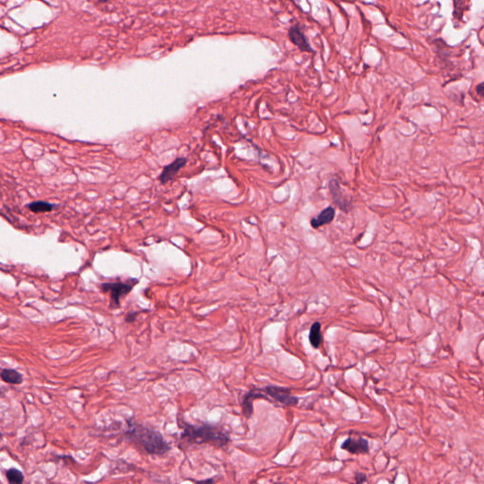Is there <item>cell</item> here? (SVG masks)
<instances>
[{
  "label": "cell",
  "mask_w": 484,
  "mask_h": 484,
  "mask_svg": "<svg viewBox=\"0 0 484 484\" xmlns=\"http://www.w3.org/2000/svg\"><path fill=\"white\" fill-rule=\"evenodd\" d=\"M180 426L183 429L182 440L189 445L209 444L215 446H224L230 441L229 435L216 425H192L183 421Z\"/></svg>",
  "instance_id": "cell-1"
},
{
  "label": "cell",
  "mask_w": 484,
  "mask_h": 484,
  "mask_svg": "<svg viewBox=\"0 0 484 484\" xmlns=\"http://www.w3.org/2000/svg\"><path fill=\"white\" fill-rule=\"evenodd\" d=\"M127 438L136 445H140L148 454L163 455L170 449L160 432L137 423H129Z\"/></svg>",
  "instance_id": "cell-2"
},
{
  "label": "cell",
  "mask_w": 484,
  "mask_h": 484,
  "mask_svg": "<svg viewBox=\"0 0 484 484\" xmlns=\"http://www.w3.org/2000/svg\"><path fill=\"white\" fill-rule=\"evenodd\" d=\"M138 283V279H130L128 282L103 283L100 285V288L103 292L110 294V307L118 308L120 306V299L129 294Z\"/></svg>",
  "instance_id": "cell-3"
},
{
  "label": "cell",
  "mask_w": 484,
  "mask_h": 484,
  "mask_svg": "<svg viewBox=\"0 0 484 484\" xmlns=\"http://www.w3.org/2000/svg\"><path fill=\"white\" fill-rule=\"evenodd\" d=\"M266 395L271 396L274 400L286 406H296L298 404V398L290 394L289 390L283 387L277 386H268L264 389Z\"/></svg>",
  "instance_id": "cell-4"
},
{
  "label": "cell",
  "mask_w": 484,
  "mask_h": 484,
  "mask_svg": "<svg viewBox=\"0 0 484 484\" xmlns=\"http://www.w3.org/2000/svg\"><path fill=\"white\" fill-rule=\"evenodd\" d=\"M342 449L352 454H366L369 452V442L362 437H349L343 443Z\"/></svg>",
  "instance_id": "cell-5"
},
{
  "label": "cell",
  "mask_w": 484,
  "mask_h": 484,
  "mask_svg": "<svg viewBox=\"0 0 484 484\" xmlns=\"http://www.w3.org/2000/svg\"><path fill=\"white\" fill-rule=\"evenodd\" d=\"M187 161L188 160L185 157H178V158L175 159L172 163H170L169 165L163 168V171L159 175V181L163 185L167 184L178 173V171L181 168H183L186 166Z\"/></svg>",
  "instance_id": "cell-6"
},
{
  "label": "cell",
  "mask_w": 484,
  "mask_h": 484,
  "mask_svg": "<svg viewBox=\"0 0 484 484\" xmlns=\"http://www.w3.org/2000/svg\"><path fill=\"white\" fill-rule=\"evenodd\" d=\"M288 37L290 41L298 47V49L303 52H313L308 41L306 39L304 32L299 28L298 25L292 26L288 30Z\"/></svg>",
  "instance_id": "cell-7"
},
{
  "label": "cell",
  "mask_w": 484,
  "mask_h": 484,
  "mask_svg": "<svg viewBox=\"0 0 484 484\" xmlns=\"http://www.w3.org/2000/svg\"><path fill=\"white\" fill-rule=\"evenodd\" d=\"M329 189H330V193L332 195V198H333V201H334L335 205L341 208L342 210L347 212L348 211V208L350 207L349 201H347L346 195L343 192V190L341 188V186H340V184L338 183L337 180L332 179L329 182Z\"/></svg>",
  "instance_id": "cell-8"
},
{
  "label": "cell",
  "mask_w": 484,
  "mask_h": 484,
  "mask_svg": "<svg viewBox=\"0 0 484 484\" xmlns=\"http://www.w3.org/2000/svg\"><path fill=\"white\" fill-rule=\"evenodd\" d=\"M335 217V208L328 207L323 210L317 217L311 218L310 223L313 228H319L325 224L330 223Z\"/></svg>",
  "instance_id": "cell-9"
},
{
  "label": "cell",
  "mask_w": 484,
  "mask_h": 484,
  "mask_svg": "<svg viewBox=\"0 0 484 484\" xmlns=\"http://www.w3.org/2000/svg\"><path fill=\"white\" fill-rule=\"evenodd\" d=\"M0 377L10 385H19L23 382V376L15 369H3L0 372Z\"/></svg>",
  "instance_id": "cell-10"
},
{
  "label": "cell",
  "mask_w": 484,
  "mask_h": 484,
  "mask_svg": "<svg viewBox=\"0 0 484 484\" xmlns=\"http://www.w3.org/2000/svg\"><path fill=\"white\" fill-rule=\"evenodd\" d=\"M322 333H321V324L319 322H315L309 331V342L313 348H319L322 343Z\"/></svg>",
  "instance_id": "cell-11"
},
{
  "label": "cell",
  "mask_w": 484,
  "mask_h": 484,
  "mask_svg": "<svg viewBox=\"0 0 484 484\" xmlns=\"http://www.w3.org/2000/svg\"><path fill=\"white\" fill-rule=\"evenodd\" d=\"M29 208H30V211L34 212V213H45V212H50L52 211L53 209V206L50 204V203H47V202H42V201H39V202H33L30 204L29 206Z\"/></svg>",
  "instance_id": "cell-12"
},
{
  "label": "cell",
  "mask_w": 484,
  "mask_h": 484,
  "mask_svg": "<svg viewBox=\"0 0 484 484\" xmlns=\"http://www.w3.org/2000/svg\"><path fill=\"white\" fill-rule=\"evenodd\" d=\"M6 478L10 484H20L24 482V475L17 468H10L6 472Z\"/></svg>",
  "instance_id": "cell-13"
},
{
  "label": "cell",
  "mask_w": 484,
  "mask_h": 484,
  "mask_svg": "<svg viewBox=\"0 0 484 484\" xmlns=\"http://www.w3.org/2000/svg\"><path fill=\"white\" fill-rule=\"evenodd\" d=\"M355 479H356V482L357 484H362L363 482H366L365 474L360 473V472H357V473H356V476H355Z\"/></svg>",
  "instance_id": "cell-14"
},
{
  "label": "cell",
  "mask_w": 484,
  "mask_h": 484,
  "mask_svg": "<svg viewBox=\"0 0 484 484\" xmlns=\"http://www.w3.org/2000/svg\"><path fill=\"white\" fill-rule=\"evenodd\" d=\"M476 90H477V93H478L479 95L483 96V95H484V83H480V84L477 86Z\"/></svg>",
  "instance_id": "cell-15"
},
{
  "label": "cell",
  "mask_w": 484,
  "mask_h": 484,
  "mask_svg": "<svg viewBox=\"0 0 484 484\" xmlns=\"http://www.w3.org/2000/svg\"><path fill=\"white\" fill-rule=\"evenodd\" d=\"M138 313V312H134V313L132 312V313H130L128 316L126 317V321H127V322H133V321H135V319H136L135 317H136V315H137Z\"/></svg>",
  "instance_id": "cell-16"
},
{
  "label": "cell",
  "mask_w": 484,
  "mask_h": 484,
  "mask_svg": "<svg viewBox=\"0 0 484 484\" xmlns=\"http://www.w3.org/2000/svg\"><path fill=\"white\" fill-rule=\"evenodd\" d=\"M465 0H454L455 8H456V11L458 9H460V7L462 6V3L464 2Z\"/></svg>",
  "instance_id": "cell-17"
},
{
  "label": "cell",
  "mask_w": 484,
  "mask_h": 484,
  "mask_svg": "<svg viewBox=\"0 0 484 484\" xmlns=\"http://www.w3.org/2000/svg\"><path fill=\"white\" fill-rule=\"evenodd\" d=\"M2 438H3V434H2V433H1V432H0V441H1V440H2Z\"/></svg>",
  "instance_id": "cell-18"
},
{
  "label": "cell",
  "mask_w": 484,
  "mask_h": 484,
  "mask_svg": "<svg viewBox=\"0 0 484 484\" xmlns=\"http://www.w3.org/2000/svg\"><path fill=\"white\" fill-rule=\"evenodd\" d=\"M99 2H107L109 0H99Z\"/></svg>",
  "instance_id": "cell-19"
}]
</instances>
